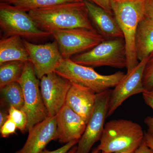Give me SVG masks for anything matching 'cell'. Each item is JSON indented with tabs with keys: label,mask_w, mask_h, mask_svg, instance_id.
Returning a JSON list of instances; mask_svg holds the SVG:
<instances>
[{
	"label": "cell",
	"mask_w": 153,
	"mask_h": 153,
	"mask_svg": "<svg viewBox=\"0 0 153 153\" xmlns=\"http://www.w3.org/2000/svg\"><path fill=\"white\" fill-rule=\"evenodd\" d=\"M82 0H15L9 3L19 8L26 11L49 7L66 3L78 2Z\"/></svg>",
	"instance_id": "44dd1931"
},
{
	"label": "cell",
	"mask_w": 153,
	"mask_h": 153,
	"mask_svg": "<svg viewBox=\"0 0 153 153\" xmlns=\"http://www.w3.org/2000/svg\"><path fill=\"white\" fill-rule=\"evenodd\" d=\"M84 2L94 27L105 40L124 38L123 33L114 15L93 3Z\"/></svg>",
	"instance_id": "9a60e30c"
},
{
	"label": "cell",
	"mask_w": 153,
	"mask_h": 153,
	"mask_svg": "<svg viewBox=\"0 0 153 153\" xmlns=\"http://www.w3.org/2000/svg\"><path fill=\"white\" fill-rule=\"evenodd\" d=\"M17 126L15 123L10 118L7 120L4 124L0 128L1 136L3 138H7L11 135L15 134Z\"/></svg>",
	"instance_id": "d4e9b609"
},
{
	"label": "cell",
	"mask_w": 153,
	"mask_h": 153,
	"mask_svg": "<svg viewBox=\"0 0 153 153\" xmlns=\"http://www.w3.org/2000/svg\"><path fill=\"white\" fill-rule=\"evenodd\" d=\"M71 59L79 65L92 68L106 66L126 68L127 56L124 38L104 40L90 50L74 55Z\"/></svg>",
	"instance_id": "5b68a950"
},
{
	"label": "cell",
	"mask_w": 153,
	"mask_h": 153,
	"mask_svg": "<svg viewBox=\"0 0 153 153\" xmlns=\"http://www.w3.org/2000/svg\"><path fill=\"white\" fill-rule=\"evenodd\" d=\"M56 121L58 140L60 143L79 140L87 124L80 116L66 104L56 115Z\"/></svg>",
	"instance_id": "5bb4252c"
},
{
	"label": "cell",
	"mask_w": 153,
	"mask_h": 153,
	"mask_svg": "<svg viewBox=\"0 0 153 153\" xmlns=\"http://www.w3.org/2000/svg\"><path fill=\"white\" fill-rule=\"evenodd\" d=\"M96 96L97 94L90 89L72 83L65 104L80 116L87 124L93 113Z\"/></svg>",
	"instance_id": "2e32d148"
},
{
	"label": "cell",
	"mask_w": 153,
	"mask_h": 153,
	"mask_svg": "<svg viewBox=\"0 0 153 153\" xmlns=\"http://www.w3.org/2000/svg\"><path fill=\"white\" fill-rule=\"evenodd\" d=\"M145 140L148 146L153 151V137L146 132H145Z\"/></svg>",
	"instance_id": "4dcf8cb0"
},
{
	"label": "cell",
	"mask_w": 153,
	"mask_h": 153,
	"mask_svg": "<svg viewBox=\"0 0 153 153\" xmlns=\"http://www.w3.org/2000/svg\"><path fill=\"white\" fill-rule=\"evenodd\" d=\"M143 97L145 103L153 110V95L145 92L143 93ZM144 122L147 127L146 132L153 137V117L148 116L145 118Z\"/></svg>",
	"instance_id": "cb8c5ba5"
},
{
	"label": "cell",
	"mask_w": 153,
	"mask_h": 153,
	"mask_svg": "<svg viewBox=\"0 0 153 153\" xmlns=\"http://www.w3.org/2000/svg\"><path fill=\"white\" fill-rule=\"evenodd\" d=\"M89 2L93 3L97 5L104 9L110 14L114 15L112 8H111V0H82Z\"/></svg>",
	"instance_id": "4316f807"
},
{
	"label": "cell",
	"mask_w": 153,
	"mask_h": 153,
	"mask_svg": "<svg viewBox=\"0 0 153 153\" xmlns=\"http://www.w3.org/2000/svg\"><path fill=\"white\" fill-rule=\"evenodd\" d=\"M148 57L140 61L128 74L125 76L111 91L108 103L107 117L110 116L129 97L135 94L146 92L143 79Z\"/></svg>",
	"instance_id": "7c38bea8"
},
{
	"label": "cell",
	"mask_w": 153,
	"mask_h": 153,
	"mask_svg": "<svg viewBox=\"0 0 153 153\" xmlns=\"http://www.w3.org/2000/svg\"><path fill=\"white\" fill-rule=\"evenodd\" d=\"M28 13L38 27L50 33L55 30L76 28L96 30L84 1L36 9Z\"/></svg>",
	"instance_id": "6da1fadb"
},
{
	"label": "cell",
	"mask_w": 153,
	"mask_h": 153,
	"mask_svg": "<svg viewBox=\"0 0 153 153\" xmlns=\"http://www.w3.org/2000/svg\"><path fill=\"white\" fill-rule=\"evenodd\" d=\"M55 140H58L56 116L48 117L31 128L25 145L15 153H40Z\"/></svg>",
	"instance_id": "4fadbf2b"
},
{
	"label": "cell",
	"mask_w": 153,
	"mask_h": 153,
	"mask_svg": "<svg viewBox=\"0 0 153 153\" xmlns=\"http://www.w3.org/2000/svg\"><path fill=\"white\" fill-rule=\"evenodd\" d=\"M27 12L8 3H0V27L6 37L17 36L34 40L51 36L38 27Z\"/></svg>",
	"instance_id": "8992f818"
},
{
	"label": "cell",
	"mask_w": 153,
	"mask_h": 153,
	"mask_svg": "<svg viewBox=\"0 0 153 153\" xmlns=\"http://www.w3.org/2000/svg\"><path fill=\"white\" fill-rule=\"evenodd\" d=\"M134 153H153V151L148 146L144 140Z\"/></svg>",
	"instance_id": "f546056e"
},
{
	"label": "cell",
	"mask_w": 153,
	"mask_h": 153,
	"mask_svg": "<svg viewBox=\"0 0 153 153\" xmlns=\"http://www.w3.org/2000/svg\"><path fill=\"white\" fill-rule=\"evenodd\" d=\"M110 89L97 94L92 115L85 131L77 143L76 153H89L96 143L100 140L107 117Z\"/></svg>",
	"instance_id": "9c48e42d"
},
{
	"label": "cell",
	"mask_w": 153,
	"mask_h": 153,
	"mask_svg": "<svg viewBox=\"0 0 153 153\" xmlns=\"http://www.w3.org/2000/svg\"><path fill=\"white\" fill-rule=\"evenodd\" d=\"M9 118L15 123L18 129L22 133H25L27 130V117L22 110L17 109L10 107L8 110Z\"/></svg>",
	"instance_id": "7402d4cb"
},
{
	"label": "cell",
	"mask_w": 153,
	"mask_h": 153,
	"mask_svg": "<svg viewBox=\"0 0 153 153\" xmlns=\"http://www.w3.org/2000/svg\"><path fill=\"white\" fill-rule=\"evenodd\" d=\"M1 103L8 109L10 107L22 110L25 104L24 94L19 82H14L0 88Z\"/></svg>",
	"instance_id": "d6986e66"
},
{
	"label": "cell",
	"mask_w": 153,
	"mask_h": 153,
	"mask_svg": "<svg viewBox=\"0 0 153 153\" xmlns=\"http://www.w3.org/2000/svg\"><path fill=\"white\" fill-rule=\"evenodd\" d=\"M135 49L139 62L153 52V19L145 17L139 24L136 34Z\"/></svg>",
	"instance_id": "ac0fdd59"
},
{
	"label": "cell",
	"mask_w": 153,
	"mask_h": 153,
	"mask_svg": "<svg viewBox=\"0 0 153 153\" xmlns=\"http://www.w3.org/2000/svg\"><path fill=\"white\" fill-rule=\"evenodd\" d=\"M146 0H111L114 15L123 33L126 47L127 73H130L137 66L135 49L137 29L146 17Z\"/></svg>",
	"instance_id": "3957f363"
},
{
	"label": "cell",
	"mask_w": 153,
	"mask_h": 153,
	"mask_svg": "<svg viewBox=\"0 0 153 153\" xmlns=\"http://www.w3.org/2000/svg\"><path fill=\"white\" fill-rule=\"evenodd\" d=\"M102 153H107V152H102Z\"/></svg>",
	"instance_id": "e575fe53"
},
{
	"label": "cell",
	"mask_w": 153,
	"mask_h": 153,
	"mask_svg": "<svg viewBox=\"0 0 153 153\" xmlns=\"http://www.w3.org/2000/svg\"><path fill=\"white\" fill-rule=\"evenodd\" d=\"M13 61H30L24 41L19 36L4 37L0 40V65Z\"/></svg>",
	"instance_id": "e0dca14e"
},
{
	"label": "cell",
	"mask_w": 153,
	"mask_h": 153,
	"mask_svg": "<svg viewBox=\"0 0 153 153\" xmlns=\"http://www.w3.org/2000/svg\"><path fill=\"white\" fill-rule=\"evenodd\" d=\"M24 43L30 61L39 79L44 75L55 71L63 59L56 41L42 44H33L26 40Z\"/></svg>",
	"instance_id": "8fae6325"
},
{
	"label": "cell",
	"mask_w": 153,
	"mask_h": 153,
	"mask_svg": "<svg viewBox=\"0 0 153 153\" xmlns=\"http://www.w3.org/2000/svg\"><path fill=\"white\" fill-rule=\"evenodd\" d=\"M143 85L146 91L153 88V52L148 57L145 66L143 79Z\"/></svg>",
	"instance_id": "603a6c76"
},
{
	"label": "cell",
	"mask_w": 153,
	"mask_h": 153,
	"mask_svg": "<svg viewBox=\"0 0 153 153\" xmlns=\"http://www.w3.org/2000/svg\"><path fill=\"white\" fill-rule=\"evenodd\" d=\"M40 80L41 93L48 116H55L65 104L72 83L55 71L44 75Z\"/></svg>",
	"instance_id": "30bf717a"
},
{
	"label": "cell",
	"mask_w": 153,
	"mask_h": 153,
	"mask_svg": "<svg viewBox=\"0 0 153 153\" xmlns=\"http://www.w3.org/2000/svg\"><path fill=\"white\" fill-rule=\"evenodd\" d=\"M55 72L71 83L88 88L97 94L115 87L126 75L121 71L102 75L92 67L75 63L71 58L61 60Z\"/></svg>",
	"instance_id": "277c9868"
},
{
	"label": "cell",
	"mask_w": 153,
	"mask_h": 153,
	"mask_svg": "<svg viewBox=\"0 0 153 153\" xmlns=\"http://www.w3.org/2000/svg\"><path fill=\"white\" fill-rule=\"evenodd\" d=\"M26 62L13 61L0 65V88L19 81L25 68Z\"/></svg>",
	"instance_id": "ffe728a7"
},
{
	"label": "cell",
	"mask_w": 153,
	"mask_h": 153,
	"mask_svg": "<svg viewBox=\"0 0 153 153\" xmlns=\"http://www.w3.org/2000/svg\"><path fill=\"white\" fill-rule=\"evenodd\" d=\"M18 82L24 94L25 104L22 110L27 117L29 131L36 125L49 117L39 88L40 81L30 61L26 62L23 74Z\"/></svg>",
	"instance_id": "52a82bcc"
},
{
	"label": "cell",
	"mask_w": 153,
	"mask_h": 153,
	"mask_svg": "<svg viewBox=\"0 0 153 153\" xmlns=\"http://www.w3.org/2000/svg\"><path fill=\"white\" fill-rule=\"evenodd\" d=\"M76 149H77V146H74L73 147L71 148V149L69 150L66 153H76ZM100 152V151L99 150L97 147H96L94 148L91 153H99Z\"/></svg>",
	"instance_id": "1f68e13d"
},
{
	"label": "cell",
	"mask_w": 153,
	"mask_h": 153,
	"mask_svg": "<svg viewBox=\"0 0 153 153\" xmlns=\"http://www.w3.org/2000/svg\"><path fill=\"white\" fill-rule=\"evenodd\" d=\"M8 118V110L2 107L0 111V128L4 124Z\"/></svg>",
	"instance_id": "f1b7e54d"
},
{
	"label": "cell",
	"mask_w": 153,
	"mask_h": 153,
	"mask_svg": "<svg viewBox=\"0 0 153 153\" xmlns=\"http://www.w3.org/2000/svg\"><path fill=\"white\" fill-rule=\"evenodd\" d=\"M50 33L63 59L88 51L105 40L96 30L76 28L55 30Z\"/></svg>",
	"instance_id": "ba28073f"
},
{
	"label": "cell",
	"mask_w": 153,
	"mask_h": 153,
	"mask_svg": "<svg viewBox=\"0 0 153 153\" xmlns=\"http://www.w3.org/2000/svg\"><path fill=\"white\" fill-rule=\"evenodd\" d=\"M15 1V0H0L1 2L2 3H10L11 2L13 1Z\"/></svg>",
	"instance_id": "d6a6232c"
},
{
	"label": "cell",
	"mask_w": 153,
	"mask_h": 153,
	"mask_svg": "<svg viewBox=\"0 0 153 153\" xmlns=\"http://www.w3.org/2000/svg\"><path fill=\"white\" fill-rule=\"evenodd\" d=\"M144 140L145 132L139 124L113 120L105 125L97 148L102 152L134 153Z\"/></svg>",
	"instance_id": "7a4b0ae2"
},
{
	"label": "cell",
	"mask_w": 153,
	"mask_h": 153,
	"mask_svg": "<svg viewBox=\"0 0 153 153\" xmlns=\"http://www.w3.org/2000/svg\"><path fill=\"white\" fill-rule=\"evenodd\" d=\"M146 92H147L148 93L151 94H152V95H153V89H152L151 91H146Z\"/></svg>",
	"instance_id": "836d02e7"
},
{
	"label": "cell",
	"mask_w": 153,
	"mask_h": 153,
	"mask_svg": "<svg viewBox=\"0 0 153 153\" xmlns=\"http://www.w3.org/2000/svg\"><path fill=\"white\" fill-rule=\"evenodd\" d=\"M79 141V140L72 141L65 144L61 147L54 151H49L46 149H44V150L42 151L40 153H66L69 150L71 149V148L76 146V145L78 143Z\"/></svg>",
	"instance_id": "484cf974"
},
{
	"label": "cell",
	"mask_w": 153,
	"mask_h": 153,
	"mask_svg": "<svg viewBox=\"0 0 153 153\" xmlns=\"http://www.w3.org/2000/svg\"><path fill=\"white\" fill-rule=\"evenodd\" d=\"M145 15L146 17L153 19V0H146Z\"/></svg>",
	"instance_id": "83f0119b"
}]
</instances>
